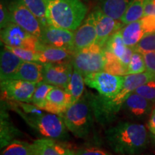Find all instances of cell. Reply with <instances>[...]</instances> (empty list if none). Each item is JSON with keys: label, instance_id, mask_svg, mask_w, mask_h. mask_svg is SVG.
Wrapping results in <instances>:
<instances>
[{"label": "cell", "instance_id": "cell-6", "mask_svg": "<svg viewBox=\"0 0 155 155\" xmlns=\"http://www.w3.org/2000/svg\"><path fill=\"white\" fill-rule=\"evenodd\" d=\"M105 61L104 48L96 43L75 52L71 60L73 68L84 77L91 73L104 71Z\"/></svg>", "mask_w": 155, "mask_h": 155}, {"label": "cell", "instance_id": "cell-28", "mask_svg": "<svg viewBox=\"0 0 155 155\" xmlns=\"http://www.w3.org/2000/svg\"><path fill=\"white\" fill-rule=\"evenodd\" d=\"M104 52H105L106 61L104 71L116 75H121V76L127 75V68L123 65L119 58L107 50H104Z\"/></svg>", "mask_w": 155, "mask_h": 155}, {"label": "cell", "instance_id": "cell-26", "mask_svg": "<svg viewBox=\"0 0 155 155\" xmlns=\"http://www.w3.org/2000/svg\"><path fill=\"white\" fill-rule=\"evenodd\" d=\"M145 1L146 0H131L127 11L120 19L121 22L127 25L142 18L144 16Z\"/></svg>", "mask_w": 155, "mask_h": 155}, {"label": "cell", "instance_id": "cell-17", "mask_svg": "<svg viewBox=\"0 0 155 155\" xmlns=\"http://www.w3.org/2000/svg\"><path fill=\"white\" fill-rule=\"evenodd\" d=\"M37 51L39 53V61L43 64L71 61L74 54L71 50L49 46L41 42L38 45Z\"/></svg>", "mask_w": 155, "mask_h": 155}, {"label": "cell", "instance_id": "cell-35", "mask_svg": "<svg viewBox=\"0 0 155 155\" xmlns=\"http://www.w3.org/2000/svg\"><path fill=\"white\" fill-rule=\"evenodd\" d=\"M75 155H111L102 149L98 147H83L75 152Z\"/></svg>", "mask_w": 155, "mask_h": 155}, {"label": "cell", "instance_id": "cell-40", "mask_svg": "<svg viewBox=\"0 0 155 155\" xmlns=\"http://www.w3.org/2000/svg\"><path fill=\"white\" fill-rule=\"evenodd\" d=\"M148 127L151 132L155 136V108L154 109H153L152 114H151L150 116V121H149Z\"/></svg>", "mask_w": 155, "mask_h": 155}, {"label": "cell", "instance_id": "cell-16", "mask_svg": "<svg viewBox=\"0 0 155 155\" xmlns=\"http://www.w3.org/2000/svg\"><path fill=\"white\" fill-rule=\"evenodd\" d=\"M104 50L116 55L123 65L128 68L132 55L134 52L133 48L128 47L124 43L121 35V30H120L114 33L107 40Z\"/></svg>", "mask_w": 155, "mask_h": 155}, {"label": "cell", "instance_id": "cell-32", "mask_svg": "<svg viewBox=\"0 0 155 155\" xmlns=\"http://www.w3.org/2000/svg\"><path fill=\"white\" fill-rule=\"evenodd\" d=\"M133 49L134 51L142 54L147 52L155 51V32L145 34Z\"/></svg>", "mask_w": 155, "mask_h": 155}, {"label": "cell", "instance_id": "cell-14", "mask_svg": "<svg viewBox=\"0 0 155 155\" xmlns=\"http://www.w3.org/2000/svg\"><path fill=\"white\" fill-rule=\"evenodd\" d=\"M96 29L94 17L91 14L75 32L73 50L74 53L90 47L96 42Z\"/></svg>", "mask_w": 155, "mask_h": 155}, {"label": "cell", "instance_id": "cell-9", "mask_svg": "<svg viewBox=\"0 0 155 155\" xmlns=\"http://www.w3.org/2000/svg\"><path fill=\"white\" fill-rule=\"evenodd\" d=\"M9 11L12 22L19 25L32 35L40 38L42 35L41 23L21 0H16L10 4Z\"/></svg>", "mask_w": 155, "mask_h": 155}, {"label": "cell", "instance_id": "cell-10", "mask_svg": "<svg viewBox=\"0 0 155 155\" xmlns=\"http://www.w3.org/2000/svg\"><path fill=\"white\" fill-rule=\"evenodd\" d=\"M37 83L28 81L9 79L1 81L2 99L15 102L32 103Z\"/></svg>", "mask_w": 155, "mask_h": 155}, {"label": "cell", "instance_id": "cell-22", "mask_svg": "<svg viewBox=\"0 0 155 155\" xmlns=\"http://www.w3.org/2000/svg\"><path fill=\"white\" fill-rule=\"evenodd\" d=\"M121 35L125 45L134 48L145 35L141 19L129 23L121 29Z\"/></svg>", "mask_w": 155, "mask_h": 155}, {"label": "cell", "instance_id": "cell-19", "mask_svg": "<svg viewBox=\"0 0 155 155\" xmlns=\"http://www.w3.org/2000/svg\"><path fill=\"white\" fill-rule=\"evenodd\" d=\"M122 107L129 116L141 118L150 111L152 102L137 93L133 92L127 97Z\"/></svg>", "mask_w": 155, "mask_h": 155}, {"label": "cell", "instance_id": "cell-12", "mask_svg": "<svg viewBox=\"0 0 155 155\" xmlns=\"http://www.w3.org/2000/svg\"><path fill=\"white\" fill-rule=\"evenodd\" d=\"M74 35L75 32L72 30L48 25L42 28V35L39 40L47 45L66 48L73 52Z\"/></svg>", "mask_w": 155, "mask_h": 155}, {"label": "cell", "instance_id": "cell-36", "mask_svg": "<svg viewBox=\"0 0 155 155\" xmlns=\"http://www.w3.org/2000/svg\"><path fill=\"white\" fill-rule=\"evenodd\" d=\"M141 21L145 34L155 32V16L149 15L143 17Z\"/></svg>", "mask_w": 155, "mask_h": 155}, {"label": "cell", "instance_id": "cell-8", "mask_svg": "<svg viewBox=\"0 0 155 155\" xmlns=\"http://www.w3.org/2000/svg\"><path fill=\"white\" fill-rule=\"evenodd\" d=\"M1 40L5 45L37 51L40 40L19 25L10 22L1 30Z\"/></svg>", "mask_w": 155, "mask_h": 155}, {"label": "cell", "instance_id": "cell-18", "mask_svg": "<svg viewBox=\"0 0 155 155\" xmlns=\"http://www.w3.org/2000/svg\"><path fill=\"white\" fill-rule=\"evenodd\" d=\"M24 62L11 50L4 48V49L1 51L0 58L1 81L12 78Z\"/></svg>", "mask_w": 155, "mask_h": 155}, {"label": "cell", "instance_id": "cell-15", "mask_svg": "<svg viewBox=\"0 0 155 155\" xmlns=\"http://www.w3.org/2000/svg\"><path fill=\"white\" fill-rule=\"evenodd\" d=\"M71 105V98L66 91L54 86L48 95L44 111L63 116Z\"/></svg>", "mask_w": 155, "mask_h": 155}, {"label": "cell", "instance_id": "cell-34", "mask_svg": "<svg viewBox=\"0 0 155 155\" xmlns=\"http://www.w3.org/2000/svg\"><path fill=\"white\" fill-rule=\"evenodd\" d=\"M134 92L137 93L151 102H155V80L150 81L141 85Z\"/></svg>", "mask_w": 155, "mask_h": 155}, {"label": "cell", "instance_id": "cell-39", "mask_svg": "<svg viewBox=\"0 0 155 155\" xmlns=\"http://www.w3.org/2000/svg\"><path fill=\"white\" fill-rule=\"evenodd\" d=\"M154 15L155 16V0H146L144 4V16Z\"/></svg>", "mask_w": 155, "mask_h": 155}, {"label": "cell", "instance_id": "cell-38", "mask_svg": "<svg viewBox=\"0 0 155 155\" xmlns=\"http://www.w3.org/2000/svg\"><path fill=\"white\" fill-rule=\"evenodd\" d=\"M11 22L10 14H9V9L1 3L0 6V27L2 29L6 28Z\"/></svg>", "mask_w": 155, "mask_h": 155}, {"label": "cell", "instance_id": "cell-29", "mask_svg": "<svg viewBox=\"0 0 155 155\" xmlns=\"http://www.w3.org/2000/svg\"><path fill=\"white\" fill-rule=\"evenodd\" d=\"M21 1L40 20L42 28L49 25L46 19L47 5H46L45 0H21Z\"/></svg>", "mask_w": 155, "mask_h": 155}, {"label": "cell", "instance_id": "cell-25", "mask_svg": "<svg viewBox=\"0 0 155 155\" xmlns=\"http://www.w3.org/2000/svg\"><path fill=\"white\" fill-rule=\"evenodd\" d=\"M7 114L3 110L1 111V148L7 146L9 143L15 140V138L20 135L14 125L9 121Z\"/></svg>", "mask_w": 155, "mask_h": 155}, {"label": "cell", "instance_id": "cell-33", "mask_svg": "<svg viewBox=\"0 0 155 155\" xmlns=\"http://www.w3.org/2000/svg\"><path fill=\"white\" fill-rule=\"evenodd\" d=\"M5 48L11 50L13 53L25 62H38L39 61V53L38 51L35 50L23 49L21 48L10 47V46L5 45Z\"/></svg>", "mask_w": 155, "mask_h": 155}, {"label": "cell", "instance_id": "cell-4", "mask_svg": "<svg viewBox=\"0 0 155 155\" xmlns=\"http://www.w3.org/2000/svg\"><path fill=\"white\" fill-rule=\"evenodd\" d=\"M94 115L91 96L86 94L70 106L63 117L68 131L78 138L83 139L91 131Z\"/></svg>", "mask_w": 155, "mask_h": 155}, {"label": "cell", "instance_id": "cell-37", "mask_svg": "<svg viewBox=\"0 0 155 155\" xmlns=\"http://www.w3.org/2000/svg\"><path fill=\"white\" fill-rule=\"evenodd\" d=\"M147 70L155 74V51L147 52L143 54Z\"/></svg>", "mask_w": 155, "mask_h": 155}, {"label": "cell", "instance_id": "cell-3", "mask_svg": "<svg viewBox=\"0 0 155 155\" xmlns=\"http://www.w3.org/2000/svg\"><path fill=\"white\" fill-rule=\"evenodd\" d=\"M48 24L74 31L85 18L87 8L81 0H45Z\"/></svg>", "mask_w": 155, "mask_h": 155}, {"label": "cell", "instance_id": "cell-27", "mask_svg": "<svg viewBox=\"0 0 155 155\" xmlns=\"http://www.w3.org/2000/svg\"><path fill=\"white\" fill-rule=\"evenodd\" d=\"M1 155H35L33 144L15 139L4 147Z\"/></svg>", "mask_w": 155, "mask_h": 155}, {"label": "cell", "instance_id": "cell-5", "mask_svg": "<svg viewBox=\"0 0 155 155\" xmlns=\"http://www.w3.org/2000/svg\"><path fill=\"white\" fill-rule=\"evenodd\" d=\"M32 129L45 138L56 141H65L69 138L68 129L63 116L41 110L29 115H21Z\"/></svg>", "mask_w": 155, "mask_h": 155}, {"label": "cell", "instance_id": "cell-1", "mask_svg": "<svg viewBox=\"0 0 155 155\" xmlns=\"http://www.w3.org/2000/svg\"><path fill=\"white\" fill-rule=\"evenodd\" d=\"M106 139L111 150L122 155H137L147 148L148 134L145 126L120 122L106 131Z\"/></svg>", "mask_w": 155, "mask_h": 155}, {"label": "cell", "instance_id": "cell-20", "mask_svg": "<svg viewBox=\"0 0 155 155\" xmlns=\"http://www.w3.org/2000/svg\"><path fill=\"white\" fill-rule=\"evenodd\" d=\"M32 144L35 155H75V152L68 147L53 139H40Z\"/></svg>", "mask_w": 155, "mask_h": 155}, {"label": "cell", "instance_id": "cell-31", "mask_svg": "<svg viewBox=\"0 0 155 155\" xmlns=\"http://www.w3.org/2000/svg\"><path fill=\"white\" fill-rule=\"evenodd\" d=\"M146 69L143 54L137 51L134 52L130 63L128 65L127 75L143 73L146 71Z\"/></svg>", "mask_w": 155, "mask_h": 155}, {"label": "cell", "instance_id": "cell-13", "mask_svg": "<svg viewBox=\"0 0 155 155\" xmlns=\"http://www.w3.org/2000/svg\"><path fill=\"white\" fill-rule=\"evenodd\" d=\"M96 29V40L95 43L104 48L114 33L120 30L123 23L104 14L101 9H96L91 13Z\"/></svg>", "mask_w": 155, "mask_h": 155}, {"label": "cell", "instance_id": "cell-24", "mask_svg": "<svg viewBox=\"0 0 155 155\" xmlns=\"http://www.w3.org/2000/svg\"><path fill=\"white\" fill-rule=\"evenodd\" d=\"M85 84L86 83H85L84 76L78 71L73 68L68 85L65 89L70 96L72 105L83 96Z\"/></svg>", "mask_w": 155, "mask_h": 155}, {"label": "cell", "instance_id": "cell-21", "mask_svg": "<svg viewBox=\"0 0 155 155\" xmlns=\"http://www.w3.org/2000/svg\"><path fill=\"white\" fill-rule=\"evenodd\" d=\"M12 79L38 83L43 81V63L24 62Z\"/></svg>", "mask_w": 155, "mask_h": 155}, {"label": "cell", "instance_id": "cell-11", "mask_svg": "<svg viewBox=\"0 0 155 155\" xmlns=\"http://www.w3.org/2000/svg\"><path fill=\"white\" fill-rule=\"evenodd\" d=\"M73 71L71 61L43 64V82L65 89Z\"/></svg>", "mask_w": 155, "mask_h": 155}, {"label": "cell", "instance_id": "cell-23", "mask_svg": "<svg viewBox=\"0 0 155 155\" xmlns=\"http://www.w3.org/2000/svg\"><path fill=\"white\" fill-rule=\"evenodd\" d=\"M131 0H101V9L108 17L121 19L127 11Z\"/></svg>", "mask_w": 155, "mask_h": 155}, {"label": "cell", "instance_id": "cell-30", "mask_svg": "<svg viewBox=\"0 0 155 155\" xmlns=\"http://www.w3.org/2000/svg\"><path fill=\"white\" fill-rule=\"evenodd\" d=\"M53 87L52 85L48 84L43 81L37 83L35 90L32 96V104L40 108V109L44 110L48 95Z\"/></svg>", "mask_w": 155, "mask_h": 155}, {"label": "cell", "instance_id": "cell-7", "mask_svg": "<svg viewBox=\"0 0 155 155\" xmlns=\"http://www.w3.org/2000/svg\"><path fill=\"white\" fill-rule=\"evenodd\" d=\"M84 80L87 86L96 90L101 96L113 98L121 91L124 77L100 71L86 75Z\"/></svg>", "mask_w": 155, "mask_h": 155}, {"label": "cell", "instance_id": "cell-2", "mask_svg": "<svg viewBox=\"0 0 155 155\" xmlns=\"http://www.w3.org/2000/svg\"><path fill=\"white\" fill-rule=\"evenodd\" d=\"M152 80H155V74L149 71L127 75L124 76L121 91L114 98H106L101 95L91 96L94 116L100 123H107L111 121L114 116L119 111L127 97L141 85Z\"/></svg>", "mask_w": 155, "mask_h": 155}]
</instances>
